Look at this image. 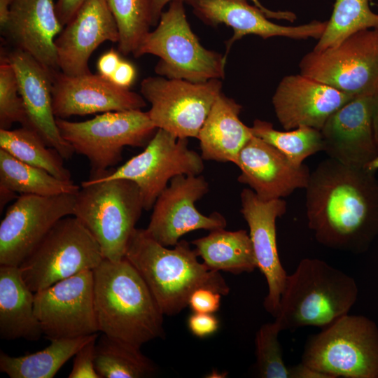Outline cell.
Instances as JSON below:
<instances>
[{
	"mask_svg": "<svg viewBox=\"0 0 378 378\" xmlns=\"http://www.w3.org/2000/svg\"><path fill=\"white\" fill-rule=\"evenodd\" d=\"M106 41L118 43L119 33L106 0H85L55 39L59 71L68 76L90 73V55Z\"/></svg>",
	"mask_w": 378,
	"mask_h": 378,
	"instance_id": "19",
	"label": "cell"
},
{
	"mask_svg": "<svg viewBox=\"0 0 378 378\" xmlns=\"http://www.w3.org/2000/svg\"><path fill=\"white\" fill-rule=\"evenodd\" d=\"M121 60L119 54L113 50L104 52L97 62L98 74L109 80Z\"/></svg>",
	"mask_w": 378,
	"mask_h": 378,
	"instance_id": "41",
	"label": "cell"
},
{
	"mask_svg": "<svg viewBox=\"0 0 378 378\" xmlns=\"http://www.w3.org/2000/svg\"><path fill=\"white\" fill-rule=\"evenodd\" d=\"M188 242L178 241L168 248L146 232L135 228L125 258L139 272L163 314L174 315L188 306L190 295L202 287L226 295L230 288L219 272L197 260Z\"/></svg>",
	"mask_w": 378,
	"mask_h": 378,
	"instance_id": "3",
	"label": "cell"
},
{
	"mask_svg": "<svg viewBox=\"0 0 378 378\" xmlns=\"http://www.w3.org/2000/svg\"><path fill=\"white\" fill-rule=\"evenodd\" d=\"M290 378H330L328 374L302 363L290 369Z\"/></svg>",
	"mask_w": 378,
	"mask_h": 378,
	"instance_id": "43",
	"label": "cell"
},
{
	"mask_svg": "<svg viewBox=\"0 0 378 378\" xmlns=\"http://www.w3.org/2000/svg\"><path fill=\"white\" fill-rule=\"evenodd\" d=\"M118 27V51L134 54L152 27V0H106Z\"/></svg>",
	"mask_w": 378,
	"mask_h": 378,
	"instance_id": "34",
	"label": "cell"
},
{
	"mask_svg": "<svg viewBox=\"0 0 378 378\" xmlns=\"http://www.w3.org/2000/svg\"><path fill=\"white\" fill-rule=\"evenodd\" d=\"M76 194H21L0 224V265L19 267L60 219L73 216Z\"/></svg>",
	"mask_w": 378,
	"mask_h": 378,
	"instance_id": "13",
	"label": "cell"
},
{
	"mask_svg": "<svg viewBox=\"0 0 378 378\" xmlns=\"http://www.w3.org/2000/svg\"><path fill=\"white\" fill-rule=\"evenodd\" d=\"M368 169L372 171H377L378 169V155L367 166Z\"/></svg>",
	"mask_w": 378,
	"mask_h": 378,
	"instance_id": "49",
	"label": "cell"
},
{
	"mask_svg": "<svg viewBox=\"0 0 378 378\" xmlns=\"http://www.w3.org/2000/svg\"><path fill=\"white\" fill-rule=\"evenodd\" d=\"M42 334L34 313V293L19 267L0 265V337L37 341Z\"/></svg>",
	"mask_w": 378,
	"mask_h": 378,
	"instance_id": "26",
	"label": "cell"
},
{
	"mask_svg": "<svg viewBox=\"0 0 378 378\" xmlns=\"http://www.w3.org/2000/svg\"><path fill=\"white\" fill-rule=\"evenodd\" d=\"M94 366L100 378L150 377L158 370L140 348L104 333L96 341Z\"/></svg>",
	"mask_w": 378,
	"mask_h": 378,
	"instance_id": "30",
	"label": "cell"
},
{
	"mask_svg": "<svg viewBox=\"0 0 378 378\" xmlns=\"http://www.w3.org/2000/svg\"><path fill=\"white\" fill-rule=\"evenodd\" d=\"M139 187L125 179L81 183L73 216L90 232L105 259L125 258L129 239L144 210Z\"/></svg>",
	"mask_w": 378,
	"mask_h": 378,
	"instance_id": "5",
	"label": "cell"
},
{
	"mask_svg": "<svg viewBox=\"0 0 378 378\" xmlns=\"http://www.w3.org/2000/svg\"><path fill=\"white\" fill-rule=\"evenodd\" d=\"M221 295L211 288H199L190 295L188 306L193 312L213 314L220 307Z\"/></svg>",
	"mask_w": 378,
	"mask_h": 378,
	"instance_id": "38",
	"label": "cell"
},
{
	"mask_svg": "<svg viewBox=\"0 0 378 378\" xmlns=\"http://www.w3.org/2000/svg\"><path fill=\"white\" fill-rule=\"evenodd\" d=\"M63 29L54 0H12L3 33L52 74L59 71L55 39Z\"/></svg>",
	"mask_w": 378,
	"mask_h": 378,
	"instance_id": "24",
	"label": "cell"
},
{
	"mask_svg": "<svg viewBox=\"0 0 378 378\" xmlns=\"http://www.w3.org/2000/svg\"><path fill=\"white\" fill-rule=\"evenodd\" d=\"M240 197L241 213L249 227L257 268L267 283L264 307L275 317L288 276L278 253L276 220L286 213V202L282 198L261 200L251 188H244Z\"/></svg>",
	"mask_w": 378,
	"mask_h": 378,
	"instance_id": "16",
	"label": "cell"
},
{
	"mask_svg": "<svg viewBox=\"0 0 378 378\" xmlns=\"http://www.w3.org/2000/svg\"><path fill=\"white\" fill-rule=\"evenodd\" d=\"M174 1H186V0H152V26L158 24L164 6Z\"/></svg>",
	"mask_w": 378,
	"mask_h": 378,
	"instance_id": "45",
	"label": "cell"
},
{
	"mask_svg": "<svg viewBox=\"0 0 378 378\" xmlns=\"http://www.w3.org/2000/svg\"><path fill=\"white\" fill-rule=\"evenodd\" d=\"M85 0H57L56 10L59 20L65 26L75 15Z\"/></svg>",
	"mask_w": 378,
	"mask_h": 378,
	"instance_id": "42",
	"label": "cell"
},
{
	"mask_svg": "<svg viewBox=\"0 0 378 378\" xmlns=\"http://www.w3.org/2000/svg\"><path fill=\"white\" fill-rule=\"evenodd\" d=\"M141 93L150 104L148 114L159 129L180 138H197L222 82L212 79L194 83L183 79L149 76L141 83Z\"/></svg>",
	"mask_w": 378,
	"mask_h": 378,
	"instance_id": "12",
	"label": "cell"
},
{
	"mask_svg": "<svg viewBox=\"0 0 378 378\" xmlns=\"http://www.w3.org/2000/svg\"><path fill=\"white\" fill-rule=\"evenodd\" d=\"M62 138L90 161L92 176L101 175L122 160L125 146L141 147L158 128L141 109L102 113L82 122L56 118Z\"/></svg>",
	"mask_w": 378,
	"mask_h": 378,
	"instance_id": "8",
	"label": "cell"
},
{
	"mask_svg": "<svg viewBox=\"0 0 378 378\" xmlns=\"http://www.w3.org/2000/svg\"><path fill=\"white\" fill-rule=\"evenodd\" d=\"M194 14L211 26L223 24L233 29V35L226 42L225 57L234 42L253 34L264 39L284 36L294 39H318L327 21L314 20L299 26H282L271 22L264 13L247 0H186Z\"/></svg>",
	"mask_w": 378,
	"mask_h": 378,
	"instance_id": "20",
	"label": "cell"
},
{
	"mask_svg": "<svg viewBox=\"0 0 378 378\" xmlns=\"http://www.w3.org/2000/svg\"><path fill=\"white\" fill-rule=\"evenodd\" d=\"M372 95L357 96L340 108L321 130L330 158L354 167H367L378 155L372 127Z\"/></svg>",
	"mask_w": 378,
	"mask_h": 378,
	"instance_id": "22",
	"label": "cell"
},
{
	"mask_svg": "<svg viewBox=\"0 0 378 378\" xmlns=\"http://www.w3.org/2000/svg\"><path fill=\"white\" fill-rule=\"evenodd\" d=\"M241 106L220 93L215 100L197 139L203 160L237 162L241 150L252 138L250 127L239 118Z\"/></svg>",
	"mask_w": 378,
	"mask_h": 378,
	"instance_id": "25",
	"label": "cell"
},
{
	"mask_svg": "<svg viewBox=\"0 0 378 378\" xmlns=\"http://www.w3.org/2000/svg\"><path fill=\"white\" fill-rule=\"evenodd\" d=\"M300 74L354 97L378 90V29L358 31L340 44L307 53Z\"/></svg>",
	"mask_w": 378,
	"mask_h": 378,
	"instance_id": "11",
	"label": "cell"
},
{
	"mask_svg": "<svg viewBox=\"0 0 378 378\" xmlns=\"http://www.w3.org/2000/svg\"><path fill=\"white\" fill-rule=\"evenodd\" d=\"M136 78L134 66L127 61L121 60L109 80L115 85L128 89Z\"/></svg>",
	"mask_w": 378,
	"mask_h": 378,
	"instance_id": "40",
	"label": "cell"
},
{
	"mask_svg": "<svg viewBox=\"0 0 378 378\" xmlns=\"http://www.w3.org/2000/svg\"><path fill=\"white\" fill-rule=\"evenodd\" d=\"M372 120L374 139L378 147V90L372 95Z\"/></svg>",
	"mask_w": 378,
	"mask_h": 378,
	"instance_id": "47",
	"label": "cell"
},
{
	"mask_svg": "<svg viewBox=\"0 0 378 378\" xmlns=\"http://www.w3.org/2000/svg\"><path fill=\"white\" fill-rule=\"evenodd\" d=\"M251 129L253 136L275 147L298 167L307 158L323 150L321 132L313 127L301 126L283 132L275 130L269 122L256 119Z\"/></svg>",
	"mask_w": 378,
	"mask_h": 378,
	"instance_id": "33",
	"label": "cell"
},
{
	"mask_svg": "<svg viewBox=\"0 0 378 378\" xmlns=\"http://www.w3.org/2000/svg\"><path fill=\"white\" fill-rule=\"evenodd\" d=\"M52 98L56 118L96 113L141 109L146 106L142 95L119 87L91 72L68 76L52 74Z\"/></svg>",
	"mask_w": 378,
	"mask_h": 378,
	"instance_id": "17",
	"label": "cell"
},
{
	"mask_svg": "<svg viewBox=\"0 0 378 378\" xmlns=\"http://www.w3.org/2000/svg\"><path fill=\"white\" fill-rule=\"evenodd\" d=\"M15 192L8 190L4 187L0 186V205H1V209L2 207H4L10 200H13L14 197H15Z\"/></svg>",
	"mask_w": 378,
	"mask_h": 378,
	"instance_id": "48",
	"label": "cell"
},
{
	"mask_svg": "<svg viewBox=\"0 0 378 378\" xmlns=\"http://www.w3.org/2000/svg\"><path fill=\"white\" fill-rule=\"evenodd\" d=\"M358 294L355 280L317 258H304L288 275L275 321L281 330L324 328L347 314Z\"/></svg>",
	"mask_w": 378,
	"mask_h": 378,
	"instance_id": "4",
	"label": "cell"
},
{
	"mask_svg": "<svg viewBox=\"0 0 378 378\" xmlns=\"http://www.w3.org/2000/svg\"><path fill=\"white\" fill-rule=\"evenodd\" d=\"M369 1L335 0L332 15L313 50L334 47L363 30L378 29V13L371 10Z\"/></svg>",
	"mask_w": 378,
	"mask_h": 378,
	"instance_id": "32",
	"label": "cell"
},
{
	"mask_svg": "<svg viewBox=\"0 0 378 378\" xmlns=\"http://www.w3.org/2000/svg\"><path fill=\"white\" fill-rule=\"evenodd\" d=\"M192 244L198 256L212 270L238 274L257 268L251 239L246 230L218 228L193 240Z\"/></svg>",
	"mask_w": 378,
	"mask_h": 378,
	"instance_id": "27",
	"label": "cell"
},
{
	"mask_svg": "<svg viewBox=\"0 0 378 378\" xmlns=\"http://www.w3.org/2000/svg\"><path fill=\"white\" fill-rule=\"evenodd\" d=\"M92 272L99 331L138 348L163 336L164 314L128 260L113 262L104 258Z\"/></svg>",
	"mask_w": 378,
	"mask_h": 378,
	"instance_id": "2",
	"label": "cell"
},
{
	"mask_svg": "<svg viewBox=\"0 0 378 378\" xmlns=\"http://www.w3.org/2000/svg\"><path fill=\"white\" fill-rule=\"evenodd\" d=\"M0 186L15 192L53 196L76 194L80 187L62 180L39 167L23 162L0 148Z\"/></svg>",
	"mask_w": 378,
	"mask_h": 378,
	"instance_id": "29",
	"label": "cell"
},
{
	"mask_svg": "<svg viewBox=\"0 0 378 378\" xmlns=\"http://www.w3.org/2000/svg\"><path fill=\"white\" fill-rule=\"evenodd\" d=\"M301 363L330 378H378V328L347 314L308 339Z\"/></svg>",
	"mask_w": 378,
	"mask_h": 378,
	"instance_id": "7",
	"label": "cell"
},
{
	"mask_svg": "<svg viewBox=\"0 0 378 378\" xmlns=\"http://www.w3.org/2000/svg\"><path fill=\"white\" fill-rule=\"evenodd\" d=\"M34 313L49 340L97 333L93 272H80L34 293Z\"/></svg>",
	"mask_w": 378,
	"mask_h": 378,
	"instance_id": "14",
	"label": "cell"
},
{
	"mask_svg": "<svg viewBox=\"0 0 378 378\" xmlns=\"http://www.w3.org/2000/svg\"><path fill=\"white\" fill-rule=\"evenodd\" d=\"M354 97L300 74L282 78L272 105L285 130L307 126L321 131L330 116Z\"/></svg>",
	"mask_w": 378,
	"mask_h": 378,
	"instance_id": "18",
	"label": "cell"
},
{
	"mask_svg": "<svg viewBox=\"0 0 378 378\" xmlns=\"http://www.w3.org/2000/svg\"><path fill=\"white\" fill-rule=\"evenodd\" d=\"M281 328L274 321L262 325L255 336V354L259 375L263 378H290L278 340Z\"/></svg>",
	"mask_w": 378,
	"mask_h": 378,
	"instance_id": "35",
	"label": "cell"
},
{
	"mask_svg": "<svg viewBox=\"0 0 378 378\" xmlns=\"http://www.w3.org/2000/svg\"><path fill=\"white\" fill-rule=\"evenodd\" d=\"M15 122L26 127L27 115L15 71L4 57L0 64V129H9Z\"/></svg>",
	"mask_w": 378,
	"mask_h": 378,
	"instance_id": "36",
	"label": "cell"
},
{
	"mask_svg": "<svg viewBox=\"0 0 378 378\" xmlns=\"http://www.w3.org/2000/svg\"><path fill=\"white\" fill-rule=\"evenodd\" d=\"M6 57L17 75L27 115L26 127L37 133L48 147L56 150L64 159H69L74 148L62 138L53 111L52 73L30 55L17 48Z\"/></svg>",
	"mask_w": 378,
	"mask_h": 378,
	"instance_id": "23",
	"label": "cell"
},
{
	"mask_svg": "<svg viewBox=\"0 0 378 378\" xmlns=\"http://www.w3.org/2000/svg\"><path fill=\"white\" fill-rule=\"evenodd\" d=\"M376 171L328 158L306 187L309 228L316 241L332 249L360 253L378 235Z\"/></svg>",
	"mask_w": 378,
	"mask_h": 378,
	"instance_id": "1",
	"label": "cell"
},
{
	"mask_svg": "<svg viewBox=\"0 0 378 378\" xmlns=\"http://www.w3.org/2000/svg\"><path fill=\"white\" fill-rule=\"evenodd\" d=\"M209 191L208 182L200 175L174 177L157 198L149 224L148 235L164 246H174L188 232L225 228V218L214 212L201 214L195 203Z\"/></svg>",
	"mask_w": 378,
	"mask_h": 378,
	"instance_id": "15",
	"label": "cell"
},
{
	"mask_svg": "<svg viewBox=\"0 0 378 378\" xmlns=\"http://www.w3.org/2000/svg\"><path fill=\"white\" fill-rule=\"evenodd\" d=\"M97 338L88 342L76 354L69 378H100L94 366V347Z\"/></svg>",
	"mask_w": 378,
	"mask_h": 378,
	"instance_id": "37",
	"label": "cell"
},
{
	"mask_svg": "<svg viewBox=\"0 0 378 378\" xmlns=\"http://www.w3.org/2000/svg\"><path fill=\"white\" fill-rule=\"evenodd\" d=\"M97 333L74 338L51 340L44 349L14 357L0 352V371L10 378H52L71 357Z\"/></svg>",
	"mask_w": 378,
	"mask_h": 378,
	"instance_id": "28",
	"label": "cell"
},
{
	"mask_svg": "<svg viewBox=\"0 0 378 378\" xmlns=\"http://www.w3.org/2000/svg\"><path fill=\"white\" fill-rule=\"evenodd\" d=\"M253 5L260 9L270 19L286 20L293 22L296 19L295 13L290 11H273L264 7L258 0H250Z\"/></svg>",
	"mask_w": 378,
	"mask_h": 378,
	"instance_id": "44",
	"label": "cell"
},
{
	"mask_svg": "<svg viewBox=\"0 0 378 378\" xmlns=\"http://www.w3.org/2000/svg\"><path fill=\"white\" fill-rule=\"evenodd\" d=\"M218 320L213 314L193 312L188 320L190 331L196 337H205L218 328Z\"/></svg>",
	"mask_w": 378,
	"mask_h": 378,
	"instance_id": "39",
	"label": "cell"
},
{
	"mask_svg": "<svg viewBox=\"0 0 378 378\" xmlns=\"http://www.w3.org/2000/svg\"><path fill=\"white\" fill-rule=\"evenodd\" d=\"M183 3L169 4L156 28L145 36L133 55L158 57L155 71L167 78L194 83L223 78L227 58L200 43L188 22Z\"/></svg>",
	"mask_w": 378,
	"mask_h": 378,
	"instance_id": "6",
	"label": "cell"
},
{
	"mask_svg": "<svg viewBox=\"0 0 378 378\" xmlns=\"http://www.w3.org/2000/svg\"><path fill=\"white\" fill-rule=\"evenodd\" d=\"M241 174L238 181L248 185L263 200L289 196L306 188L311 172L302 164L295 166L281 151L253 136L241 150L235 164Z\"/></svg>",
	"mask_w": 378,
	"mask_h": 378,
	"instance_id": "21",
	"label": "cell"
},
{
	"mask_svg": "<svg viewBox=\"0 0 378 378\" xmlns=\"http://www.w3.org/2000/svg\"><path fill=\"white\" fill-rule=\"evenodd\" d=\"M104 258L99 244L74 216H66L19 266L22 277L36 293L80 272L94 270Z\"/></svg>",
	"mask_w": 378,
	"mask_h": 378,
	"instance_id": "9",
	"label": "cell"
},
{
	"mask_svg": "<svg viewBox=\"0 0 378 378\" xmlns=\"http://www.w3.org/2000/svg\"><path fill=\"white\" fill-rule=\"evenodd\" d=\"M0 148L23 162L47 171L57 178L71 180V172L64 166V158L29 127L22 126L13 130L0 129Z\"/></svg>",
	"mask_w": 378,
	"mask_h": 378,
	"instance_id": "31",
	"label": "cell"
},
{
	"mask_svg": "<svg viewBox=\"0 0 378 378\" xmlns=\"http://www.w3.org/2000/svg\"><path fill=\"white\" fill-rule=\"evenodd\" d=\"M12 0H0V27L3 31L8 22Z\"/></svg>",
	"mask_w": 378,
	"mask_h": 378,
	"instance_id": "46",
	"label": "cell"
},
{
	"mask_svg": "<svg viewBox=\"0 0 378 378\" xmlns=\"http://www.w3.org/2000/svg\"><path fill=\"white\" fill-rule=\"evenodd\" d=\"M204 168L203 158L188 147L187 138L178 137L159 128L141 153L118 168L91 176L90 179L134 182L139 188L144 209L148 211L174 177L200 175Z\"/></svg>",
	"mask_w": 378,
	"mask_h": 378,
	"instance_id": "10",
	"label": "cell"
}]
</instances>
